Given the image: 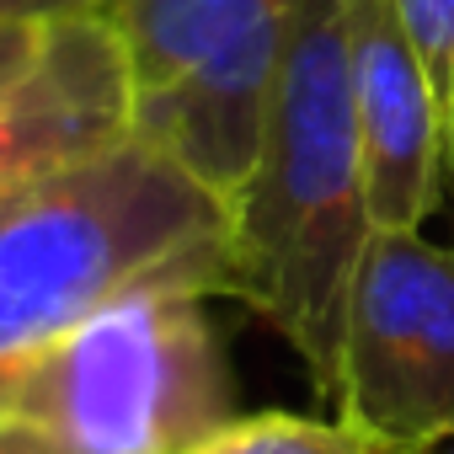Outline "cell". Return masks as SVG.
Instances as JSON below:
<instances>
[{"mask_svg": "<svg viewBox=\"0 0 454 454\" xmlns=\"http://www.w3.org/2000/svg\"><path fill=\"white\" fill-rule=\"evenodd\" d=\"M332 406L380 454H433L454 438V252L369 236Z\"/></svg>", "mask_w": 454, "mask_h": 454, "instance_id": "cell-4", "label": "cell"}, {"mask_svg": "<svg viewBox=\"0 0 454 454\" xmlns=\"http://www.w3.org/2000/svg\"><path fill=\"white\" fill-rule=\"evenodd\" d=\"M395 22L406 27L427 86L438 97L443 129H449V150H454V0H390Z\"/></svg>", "mask_w": 454, "mask_h": 454, "instance_id": "cell-9", "label": "cell"}, {"mask_svg": "<svg viewBox=\"0 0 454 454\" xmlns=\"http://www.w3.org/2000/svg\"><path fill=\"white\" fill-rule=\"evenodd\" d=\"M348 75L374 236H417L454 182V150L427 70L390 0H348Z\"/></svg>", "mask_w": 454, "mask_h": 454, "instance_id": "cell-5", "label": "cell"}, {"mask_svg": "<svg viewBox=\"0 0 454 454\" xmlns=\"http://www.w3.org/2000/svg\"><path fill=\"white\" fill-rule=\"evenodd\" d=\"M187 454H380V449L342 417L257 411V417H231Z\"/></svg>", "mask_w": 454, "mask_h": 454, "instance_id": "cell-8", "label": "cell"}, {"mask_svg": "<svg viewBox=\"0 0 454 454\" xmlns=\"http://www.w3.org/2000/svg\"><path fill=\"white\" fill-rule=\"evenodd\" d=\"M0 454H22V449H17V443H6V438H0Z\"/></svg>", "mask_w": 454, "mask_h": 454, "instance_id": "cell-12", "label": "cell"}, {"mask_svg": "<svg viewBox=\"0 0 454 454\" xmlns=\"http://www.w3.org/2000/svg\"><path fill=\"white\" fill-rule=\"evenodd\" d=\"M107 0H0V22H27V27H54L70 17H97Z\"/></svg>", "mask_w": 454, "mask_h": 454, "instance_id": "cell-10", "label": "cell"}, {"mask_svg": "<svg viewBox=\"0 0 454 454\" xmlns=\"http://www.w3.org/2000/svg\"><path fill=\"white\" fill-rule=\"evenodd\" d=\"M231 284V208L155 145L70 166L0 208V411L91 310L139 284Z\"/></svg>", "mask_w": 454, "mask_h": 454, "instance_id": "cell-2", "label": "cell"}, {"mask_svg": "<svg viewBox=\"0 0 454 454\" xmlns=\"http://www.w3.org/2000/svg\"><path fill=\"white\" fill-rule=\"evenodd\" d=\"M273 6H294V0H107L97 17L118 38L129 97L145 102L171 91L236 27H247Z\"/></svg>", "mask_w": 454, "mask_h": 454, "instance_id": "cell-7", "label": "cell"}, {"mask_svg": "<svg viewBox=\"0 0 454 454\" xmlns=\"http://www.w3.org/2000/svg\"><path fill=\"white\" fill-rule=\"evenodd\" d=\"M348 75V0H305L262 160L231 203V284L337 401L353 278L369 247Z\"/></svg>", "mask_w": 454, "mask_h": 454, "instance_id": "cell-1", "label": "cell"}, {"mask_svg": "<svg viewBox=\"0 0 454 454\" xmlns=\"http://www.w3.org/2000/svg\"><path fill=\"white\" fill-rule=\"evenodd\" d=\"M198 284H139L91 310L12 390L22 454H187L231 422V364Z\"/></svg>", "mask_w": 454, "mask_h": 454, "instance_id": "cell-3", "label": "cell"}, {"mask_svg": "<svg viewBox=\"0 0 454 454\" xmlns=\"http://www.w3.org/2000/svg\"><path fill=\"white\" fill-rule=\"evenodd\" d=\"M134 134V97L118 38L102 17L43 33L22 75L0 86V208Z\"/></svg>", "mask_w": 454, "mask_h": 454, "instance_id": "cell-6", "label": "cell"}, {"mask_svg": "<svg viewBox=\"0 0 454 454\" xmlns=\"http://www.w3.org/2000/svg\"><path fill=\"white\" fill-rule=\"evenodd\" d=\"M43 33L49 27H27V22H0V86L12 75H22L33 65V54L43 49Z\"/></svg>", "mask_w": 454, "mask_h": 454, "instance_id": "cell-11", "label": "cell"}]
</instances>
